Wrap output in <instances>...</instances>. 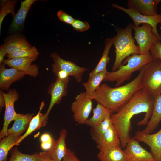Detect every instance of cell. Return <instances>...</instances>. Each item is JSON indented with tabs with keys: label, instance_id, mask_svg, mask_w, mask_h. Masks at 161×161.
Segmentation results:
<instances>
[{
	"label": "cell",
	"instance_id": "6da1fadb",
	"mask_svg": "<svg viewBox=\"0 0 161 161\" xmlns=\"http://www.w3.org/2000/svg\"><path fill=\"white\" fill-rule=\"evenodd\" d=\"M154 97L142 88L119 111L111 114L110 119L117 131L122 148H125L131 137V120L134 116L145 113L144 117L137 124L141 126L148 124L152 114Z\"/></svg>",
	"mask_w": 161,
	"mask_h": 161
},
{
	"label": "cell",
	"instance_id": "7a4b0ae2",
	"mask_svg": "<svg viewBox=\"0 0 161 161\" xmlns=\"http://www.w3.org/2000/svg\"><path fill=\"white\" fill-rule=\"evenodd\" d=\"M145 69V65L135 78L124 85L113 88L106 83L101 84L88 97L104 106L111 114L115 113L142 88V79Z\"/></svg>",
	"mask_w": 161,
	"mask_h": 161
},
{
	"label": "cell",
	"instance_id": "3957f363",
	"mask_svg": "<svg viewBox=\"0 0 161 161\" xmlns=\"http://www.w3.org/2000/svg\"><path fill=\"white\" fill-rule=\"evenodd\" d=\"M153 59L150 51L145 55H131L124 60L122 65L117 70L108 72L103 81L115 82V87L120 86L129 80L134 72L140 71Z\"/></svg>",
	"mask_w": 161,
	"mask_h": 161
},
{
	"label": "cell",
	"instance_id": "277c9868",
	"mask_svg": "<svg viewBox=\"0 0 161 161\" xmlns=\"http://www.w3.org/2000/svg\"><path fill=\"white\" fill-rule=\"evenodd\" d=\"M133 25L129 24L125 28L119 30L116 35L113 38L116 56L112 71L119 69L128 57L134 54H139V47L135 44V40L132 37Z\"/></svg>",
	"mask_w": 161,
	"mask_h": 161
},
{
	"label": "cell",
	"instance_id": "5b68a950",
	"mask_svg": "<svg viewBox=\"0 0 161 161\" xmlns=\"http://www.w3.org/2000/svg\"><path fill=\"white\" fill-rule=\"evenodd\" d=\"M142 85V88L153 97L161 95V61L153 59L145 65Z\"/></svg>",
	"mask_w": 161,
	"mask_h": 161
},
{
	"label": "cell",
	"instance_id": "8992f818",
	"mask_svg": "<svg viewBox=\"0 0 161 161\" xmlns=\"http://www.w3.org/2000/svg\"><path fill=\"white\" fill-rule=\"evenodd\" d=\"M50 56L53 60L52 72L68 76H72L76 81L80 83L82 80L83 73L88 70L87 68L77 65L72 62L62 59L57 53H53Z\"/></svg>",
	"mask_w": 161,
	"mask_h": 161
},
{
	"label": "cell",
	"instance_id": "52a82bcc",
	"mask_svg": "<svg viewBox=\"0 0 161 161\" xmlns=\"http://www.w3.org/2000/svg\"><path fill=\"white\" fill-rule=\"evenodd\" d=\"M135 31L134 38L138 45L139 54L145 55L150 51L152 45L160 41V37L154 34L151 26L147 24H143L140 27L133 25Z\"/></svg>",
	"mask_w": 161,
	"mask_h": 161
},
{
	"label": "cell",
	"instance_id": "ba28073f",
	"mask_svg": "<svg viewBox=\"0 0 161 161\" xmlns=\"http://www.w3.org/2000/svg\"><path fill=\"white\" fill-rule=\"evenodd\" d=\"M92 100L85 92H81L76 96L71 106L75 122L79 124H85L92 109Z\"/></svg>",
	"mask_w": 161,
	"mask_h": 161
},
{
	"label": "cell",
	"instance_id": "9c48e42d",
	"mask_svg": "<svg viewBox=\"0 0 161 161\" xmlns=\"http://www.w3.org/2000/svg\"><path fill=\"white\" fill-rule=\"evenodd\" d=\"M3 94L5 102V111L4 117V123L0 133V140L5 136L10 123L16 120L20 114L16 112L14 107V103L18 100L19 97L17 91L14 89H11L7 93L4 92Z\"/></svg>",
	"mask_w": 161,
	"mask_h": 161
},
{
	"label": "cell",
	"instance_id": "30bf717a",
	"mask_svg": "<svg viewBox=\"0 0 161 161\" xmlns=\"http://www.w3.org/2000/svg\"><path fill=\"white\" fill-rule=\"evenodd\" d=\"M123 151L126 161H155L151 153L142 147L134 137L129 139Z\"/></svg>",
	"mask_w": 161,
	"mask_h": 161
},
{
	"label": "cell",
	"instance_id": "8fae6325",
	"mask_svg": "<svg viewBox=\"0 0 161 161\" xmlns=\"http://www.w3.org/2000/svg\"><path fill=\"white\" fill-rule=\"evenodd\" d=\"M112 5L127 14L131 18L134 23V25L136 27H139L141 24H150L152 27L153 33L160 37L157 30V26L158 23H161V14H157L154 16H147L140 13L134 9L126 8L115 4H112Z\"/></svg>",
	"mask_w": 161,
	"mask_h": 161
},
{
	"label": "cell",
	"instance_id": "7c38bea8",
	"mask_svg": "<svg viewBox=\"0 0 161 161\" xmlns=\"http://www.w3.org/2000/svg\"><path fill=\"white\" fill-rule=\"evenodd\" d=\"M134 137L149 146L155 161H161V129L154 134L146 132L143 130L137 131Z\"/></svg>",
	"mask_w": 161,
	"mask_h": 161
},
{
	"label": "cell",
	"instance_id": "4fadbf2b",
	"mask_svg": "<svg viewBox=\"0 0 161 161\" xmlns=\"http://www.w3.org/2000/svg\"><path fill=\"white\" fill-rule=\"evenodd\" d=\"M69 82V78L65 79L56 78V80L49 86L48 93L51 96V100L47 110L44 114L45 117L48 118L53 106L59 103L62 98L66 96Z\"/></svg>",
	"mask_w": 161,
	"mask_h": 161
},
{
	"label": "cell",
	"instance_id": "5bb4252c",
	"mask_svg": "<svg viewBox=\"0 0 161 161\" xmlns=\"http://www.w3.org/2000/svg\"><path fill=\"white\" fill-rule=\"evenodd\" d=\"M38 56L4 59L2 63L23 72L25 75L35 78L39 74L38 68L36 65L31 64L36 60Z\"/></svg>",
	"mask_w": 161,
	"mask_h": 161
},
{
	"label": "cell",
	"instance_id": "9a60e30c",
	"mask_svg": "<svg viewBox=\"0 0 161 161\" xmlns=\"http://www.w3.org/2000/svg\"><path fill=\"white\" fill-rule=\"evenodd\" d=\"M2 63L0 66V88L7 91L14 82L22 79L25 75L23 72L13 68L7 69Z\"/></svg>",
	"mask_w": 161,
	"mask_h": 161
},
{
	"label": "cell",
	"instance_id": "2e32d148",
	"mask_svg": "<svg viewBox=\"0 0 161 161\" xmlns=\"http://www.w3.org/2000/svg\"><path fill=\"white\" fill-rule=\"evenodd\" d=\"M161 0H129L128 8L134 9L140 13L147 16L157 14V6Z\"/></svg>",
	"mask_w": 161,
	"mask_h": 161
},
{
	"label": "cell",
	"instance_id": "e0dca14e",
	"mask_svg": "<svg viewBox=\"0 0 161 161\" xmlns=\"http://www.w3.org/2000/svg\"><path fill=\"white\" fill-rule=\"evenodd\" d=\"M59 135L58 139L54 140L51 148L47 152L49 157L54 161H61L68 149L66 143L67 135L66 129H61Z\"/></svg>",
	"mask_w": 161,
	"mask_h": 161
},
{
	"label": "cell",
	"instance_id": "ac0fdd59",
	"mask_svg": "<svg viewBox=\"0 0 161 161\" xmlns=\"http://www.w3.org/2000/svg\"><path fill=\"white\" fill-rule=\"evenodd\" d=\"M37 0H25L21 2L20 7L17 13L13 16L10 27V30L13 32H17L23 27L29 9Z\"/></svg>",
	"mask_w": 161,
	"mask_h": 161
},
{
	"label": "cell",
	"instance_id": "d6986e66",
	"mask_svg": "<svg viewBox=\"0 0 161 161\" xmlns=\"http://www.w3.org/2000/svg\"><path fill=\"white\" fill-rule=\"evenodd\" d=\"M44 105V102H41L38 112L32 118L25 133L16 142L11 146V149L14 146L18 145L24 139L32 132L46 125L47 123L48 118L45 117L44 114H43L41 112Z\"/></svg>",
	"mask_w": 161,
	"mask_h": 161
},
{
	"label": "cell",
	"instance_id": "ffe728a7",
	"mask_svg": "<svg viewBox=\"0 0 161 161\" xmlns=\"http://www.w3.org/2000/svg\"><path fill=\"white\" fill-rule=\"evenodd\" d=\"M121 146L120 141L117 131L112 123L106 131L102 139L97 144L99 150Z\"/></svg>",
	"mask_w": 161,
	"mask_h": 161
},
{
	"label": "cell",
	"instance_id": "44dd1931",
	"mask_svg": "<svg viewBox=\"0 0 161 161\" xmlns=\"http://www.w3.org/2000/svg\"><path fill=\"white\" fill-rule=\"evenodd\" d=\"M97 157L100 161H126L121 146L100 150Z\"/></svg>",
	"mask_w": 161,
	"mask_h": 161
},
{
	"label": "cell",
	"instance_id": "7402d4cb",
	"mask_svg": "<svg viewBox=\"0 0 161 161\" xmlns=\"http://www.w3.org/2000/svg\"><path fill=\"white\" fill-rule=\"evenodd\" d=\"M161 121V95H160L154 97L152 115L143 131L151 134L158 126Z\"/></svg>",
	"mask_w": 161,
	"mask_h": 161
},
{
	"label": "cell",
	"instance_id": "603a6c76",
	"mask_svg": "<svg viewBox=\"0 0 161 161\" xmlns=\"http://www.w3.org/2000/svg\"><path fill=\"white\" fill-rule=\"evenodd\" d=\"M33 116V114L29 113L25 114H20L19 117L14 121L12 127L8 129L5 136L11 134L21 135L27 129Z\"/></svg>",
	"mask_w": 161,
	"mask_h": 161
},
{
	"label": "cell",
	"instance_id": "cb8c5ba5",
	"mask_svg": "<svg viewBox=\"0 0 161 161\" xmlns=\"http://www.w3.org/2000/svg\"><path fill=\"white\" fill-rule=\"evenodd\" d=\"M3 45L7 54L20 50L30 49L32 47L25 39L17 35L9 37Z\"/></svg>",
	"mask_w": 161,
	"mask_h": 161
},
{
	"label": "cell",
	"instance_id": "d4e9b609",
	"mask_svg": "<svg viewBox=\"0 0 161 161\" xmlns=\"http://www.w3.org/2000/svg\"><path fill=\"white\" fill-rule=\"evenodd\" d=\"M92 111L93 116L88 119L85 124L91 128L97 126L111 114L108 109L98 103Z\"/></svg>",
	"mask_w": 161,
	"mask_h": 161
},
{
	"label": "cell",
	"instance_id": "484cf974",
	"mask_svg": "<svg viewBox=\"0 0 161 161\" xmlns=\"http://www.w3.org/2000/svg\"><path fill=\"white\" fill-rule=\"evenodd\" d=\"M113 44V38H106L105 41V47L101 57L95 68L89 74V77L106 69V66L109 61V53Z\"/></svg>",
	"mask_w": 161,
	"mask_h": 161
},
{
	"label": "cell",
	"instance_id": "4316f807",
	"mask_svg": "<svg viewBox=\"0 0 161 161\" xmlns=\"http://www.w3.org/2000/svg\"><path fill=\"white\" fill-rule=\"evenodd\" d=\"M108 72L107 70L98 73L93 76L90 77L88 81L82 83L84 87L85 93L88 96L97 89L104 79Z\"/></svg>",
	"mask_w": 161,
	"mask_h": 161
},
{
	"label": "cell",
	"instance_id": "83f0119b",
	"mask_svg": "<svg viewBox=\"0 0 161 161\" xmlns=\"http://www.w3.org/2000/svg\"><path fill=\"white\" fill-rule=\"evenodd\" d=\"M21 136L18 134H11L0 140V161H7L8 152L11 149V146Z\"/></svg>",
	"mask_w": 161,
	"mask_h": 161
},
{
	"label": "cell",
	"instance_id": "f1b7e54d",
	"mask_svg": "<svg viewBox=\"0 0 161 161\" xmlns=\"http://www.w3.org/2000/svg\"><path fill=\"white\" fill-rule=\"evenodd\" d=\"M112 123L110 117H108L97 126L92 128L91 138L97 144L101 140L106 131Z\"/></svg>",
	"mask_w": 161,
	"mask_h": 161
},
{
	"label": "cell",
	"instance_id": "f546056e",
	"mask_svg": "<svg viewBox=\"0 0 161 161\" xmlns=\"http://www.w3.org/2000/svg\"><path fill=\"white\" fill-rule=\"evenodd\" d=\"M17 2L16 0H1V1L0 33L1 32L2 24L5 17L9 13L13 16L15 15L14 7Z\"/></svg>",
	"mask_w": 161,
	"mask_h": 161
},
{
	"label": "cell",
	"instance_id": "4dcf8cb0",
	"mask_svg": "<svg viewBox=\"0 0 161 161\" xmlns=\"http://www.w3.org/2000/svg\"><path fill=\"white\" fill-rule=\"evenodd\" d=\"M8 161H39V153H35L31 155L24 154L16 147L12 151Z\"/></svg>",
	"mask_w": 161,
	"mask_h": 161
},
{
	"label": "cell",
	"instance_id": "1f68e13d",
	"mask_svg": "<svg viewBox=\"0 0 161 161\" xmlns=\"http://www.w3.org/2000/svg\"><path fill=\"white\" fill-rule=\"evenodd\" d=\"M39 52L37 49L32 46L31 48L17 51L7 55V58H27L38 56Z\"/></svg>",
	"mask_w": 161,
	"mask_h": 161
},
{
	"label": "cell",
	"instance_id": "d6a6232c",
	"mask_svg": "<svg viewBox=\"0 0 161 161\" xmlns=\"http://www.w3.org/2000/svg\"><path fill=\"white\" fill-rule=\"evenodd\" d=\"M71 25L74 30L78 32H83L90 28L89 24L88 22L78 19H75Z\"/></svg>",
	"mask_w": 161,
	"mask_h": 161
},
{
	"label": "cell",
	"instance_id": "836d02e7",
	"mask_svg": "<svg viewBox=\"0 0 161 161\" xmlns=\"http://www.w3.org/2000/svg\"><path fill=\"white\" fill-rule=\"evenodd\" d=\"M150 51L153 59L161 61V43L160 41L154 44L151 46Z\"/></svg>",
	"mask_w": 161,
	"mask_h": 161
},
{
	"label": "cell",
	"instance_id": "e575fe53",
	"mask_svg": "<svg viewBox=\"0 0 161 161\" xmlns=\"http://www.w3.org/2000/svg\"><path fill=\"white\" fill-rule=\"evenodd\" d=\"M57 16L61 21L71 25L75 19L72 16L62 10H60L57 12Z\"/></svg>",
	"mask_w": 161,
	"mask_h": 161
},
{
	"label": "cell",
	"instance_id": "d590c367",
	"mask_svg": "<svg viewBox=\"0 0 161 161\" xmlns=\"http://www.w3.org/2000/svg\"><path fill=\"white\" fill-rule=\"evenodd\" d=\"M62 161H81L76 156L75 153L68 149L66 154L63 157Z\"/></svg>",
	"mask_w": 161,
	"mask_h": 161
},
{
	"label": "cell",
	"instance_id": "8d00e7d4",
	"mask_svg": "<svg viewBox=\"0 0 161 161\" xmlns=\"http://www.w3.org/2000/svg\"><path fill=\"white\" fill-rule=\"evenodd\" d=\"M54 139L52 136L47 133L43 134L40 137V140L41 143H48L52 142Z\"/></svg>",
	"mask_w": 161,
	"mask_h": 161
},
{
	"label": "cell",
	"instance_id": "74e56055",
	"mask_svg": "<svg viewBox=\"0 0 161 161\" xmlns=\"http://www.w3.org/2000/svg\"><path fill=\"white\" fill-rule=\"evenodd\" d=\"M39 155V161H54L49 157L47 152H40Z\"/></svg>",
	"mask_w": 161,
	"mask_h": 161
},
{
	"label": "cell",
	"instance_id": "f35d334b",
	"mask_svg": "<svg viewBox=\"0 0 161 161\" xmlns=\"http://www.w3.org/2000/svg\"><path fill=\"white\" fill-rule=\"evenodd\" d=\"M7 53L3 44L1 45L0 47V64L4 60V58Z\"/></svg>",
	"mask_w": 161,
	"mask_h": 161
},
{
	"label": "cell",
	"instance_id": "ab89813d",
	"mask_svg": "<svg viewBox=\"0 0 161 161\" xmlns=\"http://www.w3.org/2000/svg\"><path fill=\"white\" fill-rule=\"evenodd\" d=\"M3 91L0 90V111L3 107H5V99Z\"/></svg>",
	"mask_w": 161,
	"mask_h": 161
},
{
	"label": "cell",
	"instance_id": "60d3db41",
	"mask_svg": "<svg viewBox=\"0 0 161 161\" xmlns=\"http://www.w3.org/2000/svg\"><path fill=\"white\" fill-rule=\"evenodd\" d=\"M160 40L161 41V34L160 35Z\"/></svg>",
	"mask_w": 161,
	"mask_h": 161
}]
</instances>
